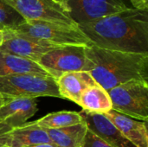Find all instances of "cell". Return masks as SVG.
I'll list each match as a JSON object with an SVG mask.
<instances>
[{
  "instance_id": "obj_1",
  "label": "cell",
  "mask_w": 148,
  "mask_h": 147,
  "mask_svg": "<svg viewBox=\"0 0 148 147\" xmlns=\"http://www.w3.org/2000/svg\"><path fill=\"white\" fill-rule=\"evenodd\" d=\"M78 28L98 48L148 54V10L127 8Z\"/></svg>"
},
{
  "instance_id": "obj_2",
  "label": "cell",
  "mask_w": 148,
  "mask_h": 147,
  "mask_svg": "<svg viewBox=\"0 0 148 147\" xmlns=\"http://www.w3.org/2000/svg\"><path fill=\"white\" fill-rule=\"evenodd\" d=\"M94 67L89 74L106 91L133 80L148 82V54L103 49L91 45L85 49Z\"/></svg>"
},
{
  "instance_id": "obj_3",
  "label": "cell",
  "mask_w": 148,
  "mask_h": 147,
  "mask_svg": "<svg viewBox=\"0 0 148 147\" xmlns=\"http://www.w3.org/2000/svg\"><path fill=\"white\" fill-rule=\"evenodd\" d=\"M0 94L7 100L41 96L62 98L54 77L34 74L0 76Z\"/></svg>"
},
{
  "instance_id": "obj_4",
  "label": "cell",
  "mask_w": 148,
  "mask_h": 147,
  "mask_svg": "<svg viewBox=\"0 0 148 147\" xmlns=\"http://www.w3.org/2000/svg\"><path fill=\"white\" fill-rule=\"evenodd\" d=\"M13 31L23 36L58 46L82 45L88 47L92 45L90 41L79 28L46 21H26Z\"/></svg>"
},
{
  "instance_id": "obj_5",
  "label": "cell",
  "mask_w": 148,
  "mask_h": 147,
  "mask_svg": "<svg viewBox=\"0 0 148 147\" xmlns=\"http://www.w3.org/2000/svg\"><path fill=\"white\" fill-rule=\"evenodd\" d=\"M112 110L147 122L148 119V82L133 80L108 91Z\"/></svg>"
},
{
  "instance_id": "obj_6",
  "label": "cell",
  "mask_w": 148,
  "mask_h": 147,
  "mask_svg": "<svg viewBox=\"0 0 148 147\" xmlns=\"http://www.w3.org/2000/svg\"><path fill=\"white\" fill-rule=\"evenodd\" d=\"M86 47L82 45L57 47L44 54L37 63L56 80L69 72H89L94 65L86 55Z\"/></svg>"
},
{
  "instance_id": "obj_7",
  "label": "cell",
  "mask_w": 148,
  "mask_h": 147,
  "mask_svg": "<svg viewBox=\"0 0 148 147\" xmlns=\"http://www.w3.org/2000/svg\"><path fill=\"white\" fill-rule=\"evenodd\" d=\"M25 21L39 20L78 28L69 16L65 0H3Z\"/></svg>"
},
{
  "instance_id": "obj_8",
  "label": "cell",
  "mask_w": 148,
  "mask_h": 147,
  "mask_svg": "<svg viewBox=\"0 0 148 147\" xmlns=\"http://www.w3.org/2000/svg\"><path fill=\"white\" fill-rule=\"evenodd\" d=\"M69 16L78 26L123 11L128 7L123 0H65Z\"/></svg>"
},
{
  "instance_id": "obj_9",
  "label": "cell",
  "mask_w": 148,
  "mask_h": 147,
  "mask_svg": "<svg viewBox=\"0 0 148 147\" xmlns=\"http://www.w3.org/2000/svg\"><path fill=\"white\" fill-rule=\"evenodd\" d=\"M57 47L60 46L7 30L0 50L37 62L44 54Z\"/></svg>"
},
{
  "instance_id": "obj_10",
  "label": "cell",
  "mask_w": 148,
  "mask_h": 147,
  "mask_svg": "<svg viewBox=\"0 0 148 147\" xmlns=\"http://www.w3.org/2000/svg\"><path fill=\"white\" fill-rule=\"evenodd\" d=\"M88 130L112 147H136L127 140L104 115L82 110L79 113Z\"/></svg>"
},
{
  "instance_id": "obj_11",
  "label": "cell",
  "mask_w": 148,
  "mask_h": 147,
  "mask_svg": "<svg viewBox=\"0 0 148 147\" xmlns=\"http://www.w3.org/2000/svg\"><path fill=\"white\" fill-rule=\"evenodd\" d=\"M104 115L134 146L148 147L147 122L136 120L114 110H111L104 113Z\"/></svg>"
},
{
  "instance_id": "obj_12",
  "label": "cell",
  "mask_w": 148,
  "mask_h": 147,
  "mask_svg": "<svg viewBox=\"0 0 148 147\" xmlns=\"http://www.w3.org/2000/svg\"><path fill=\"white\" fill-rule=\"evenodd\" d=\"M37 110L36 99L16 98L8 100L0 107V122L11 128L20 126L26 123Z\"/></svg>"
},
{
  "instance_id": "obj_13",
  "label": "cell",
  "mask_w": 148,
  "mask_h": 147,
  "mask_svg": "<svg viewBox=\"0 0 148 147\" xmlns=\"http://www.w3.org/2000/svg\"><path fill=\"white\" fill-rule=\"evenodd\" d=\"M4 147H26L41 144H52L45 129L36 121L12 128L5 134Z\"/></svg>"
},
{
  "instance_id": "obj_14",
  "label": "cell",
  "mask_w": 148,
  "mask_h": 147,
  "mask_svg": "<svg viewBox=\"0 0 148 147\" xmlns=\"http://www.w3.org/2000/svg\"><path fill=\"white\" fill-rule=\"evenodd\" d=\"M56 84L62 98L78 104L82 93L96 83L89 72L74 71L62 75L56 79Z\"/></svg>"
},
{
  "instance_id": "obj_15",
  "label": "cell",
  "mask_w": 148,
  "mask_h": 147,
  "mask_svg": "<svg viewBox=\"0 0 148 147\" xmlns=\"http://www.w3.org/2000/svg\"><path fill=\"white\" fill-rule=\"evenodd\" d=\"M23 74L51 76L37 62L0 50V76Z\"/></svg>"
},
{
  "instance_id": "obj_16",
  "label": "cell",
  "mask_w": 148,
  "mask_h": 147,
  "mask_svg": "<svg viewBox=\"0 0 148 147\" xmlns=\"http://www.w3.org/2000/svg\"><path fill=\"white\" fill-rule=\"evenodd\" d=\"M78 105L82 110L104 114L112 110V102L108 92L95 84L88 88L82 94Z\"/></svg>"
},
{
  "instance_id": "obj_17",
  "label": "cell",
  "mask_w": 148,
  "mask_h": 147,
  "mask_svg": "<svg viewBox=\"0 0 148 147\" xmlns=\"http://www.w3.org/2000/svg\"><path fill=\"white\" fill-rule=\"evenodd\" d=\"M45 130L52 144L57 147H81L88 128L82 121L68 127Z\"/></svg>"
},
{
  "instance_id": "obj_18",
  "label": "cell",
  "mask_w": 148,
  "mask_h": 147,
  "mask_svg": "<svg viewBox=\"0 0 148 147\" xmlns=\"http://www.w3.org/2000/svg\"><path fill=\"white\" fill-rule=\"evenodd\" d=\"M82 118L79 113L61 111L51 113L36 121V125L43 129H59L82 123Z\"/></svg>"
},
{
  "instance_id": "obj_19",
  "label": "cell",
  "mask_w": 148,
  "mask_h": 147,
  "mask_svg": "<svg viewBox=\"0 0 148 147\" xmlns=\"http://www.w3.org/2000/svg\"><path fill=\"white\" fill-rule=\"evenodd\" d=\"M25 22V19L14 8L3 0H0V30H15Z\"/></svg>"
},
{
  "instance_id": "obj_20",
  "label": "cell",
  "mask_w": 148,
  "mask_h": 147,
  "mask_svg": "<svg viewBox=\"0 0 148 147\" xmlns=\"http://www.w3.org/2000/svg\"><path fill=\"white\" fill-rule=\"evenodd\" d=\"M81 147H112L93 133L91 131L88 130L84 137L83 142Z\"/></svg>"
},
{
  "instance_id": "obj_21",
  "label": "cell",
  "mask_w": 148,
  "mask_h": 147,
  "mask_svg": "<svg viewBox=\"0 0 148 147\" xmlns=\"http://www.w3.org/2000/svg\"><path fill=\"white\" fill-rule=\"evenodd\" d=\"M12 128L6 124L0 122V147H4V139H5V134L10 132Z\"/></svg>"
},
{
  "instance_id": "obj_22",
  "label": "cell",
  "mask_w": 148,
  "mask_h": 147,
  "mask_svg": "<svg viewBox=\"0 0 148 147\" xmlns=\"http://www.w3.org/2000/svg\"><path fill=\"white\" fill-rule=\"evenodd\" d=\"M134 9L140 10H148V0H131Z\"/></svg>"
},
{
  "instance_id": "obj_23",
  "label": "cell",
  "mask_w": 148,
  "mask_h": 147,
  "mask_svg": "<svg viewBox=\"0 0 148 147\" xmlns=\"http://www.w3.org/2000/svg\"><path fill=\"white\" fill-rule=\"evenodd\" d=\"M26 147H57L54 144H41V145H35V146H30Z\"/></svg>"
},
{
  "instance_id": "obj_24",
  "label": "cell",
  "mask_w": 148,
  "mask_h": 147,
  "mask_svg": "<svg viewBox=\"0 0 148 147\" xmlns=\"http://www.w3.org/2000/svg\"><path fill=\"white\" fill-rule=\"evenodd\" d=\"M7 101H8V100H7L4 96H3V95L0 94V107H1L3 105H4L5 102H6Z\"/></svg>"
},
{
  "instance_id": "obj_25",
  "label": "cell",
  "mask_w": 148,
  "mask_h": 147,
  "mask_svg": "<svg viewBox=\"0 0 148 147\" xmlns=\"http://www.w3.org/2000/svg\"><path fill=\"white\" fill-rule=\"evenodd\" d=\"M3 41H4V31L0 30V47L2 46Z\"/></svg>"
}]
</instances>
